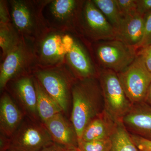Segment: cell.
Listing matches in <instances>:
<instances>
[{
    "label": "cell",
    "mask_w": 151,
    "mask_h": 151,
    "mask_svg": "<svg viewBox=\"0 0 151 151\" xmlns=\"http://www.w3.org/2000/svg\"><path fill=\"white\" fill-rule=\"evenodd\" d=\"M137 12L145 15L151 12V0H137Z\"/></svg>",
    "instance_id": "29"
},
{
    "label": "cell",
    "mask_w": 151,
    "mask_h": 151,
    "mask_svg": "<svg viewBox=\"0 0 151 151\" xmlns=\"http://www.w3.org/2000/svg\"><path fill=\"white\" fill-rule=\"evenodd\" d=\"M70 122L78 140L87 125L104 109L102 90L98 78L76 79L71 91Z\"/></svg>",
    "instance_id": "1"
},
{
    "label": "cell",
    "mask_w": 151,
    "mask_h": 151,
    "mask_svg": "<svg viewBox=\"0 0 151 151\" xmlns=\"http://www.w3.org/2000/svg\"><path fill=\"white\" fill-rule=\"evenodd\" d=\"M125 94L132 104L145 101L151 84V73L142 57H137L131 65L117 73Z\"/></svg>",
    "instance_id": "10"
},
{
    "label": "cell",
    "mask_w": 151,
    "mask_h": 151,
    "mask_svg": "<svg viewBox=\"0 0 151 151\" xmlns=\"http://www.w3.org/2000/svg\"><path fill=\"white\" fill-rule=\"evenodd\" d=\"M98 72L104 109L115 122H122L133 104L125 94L117 73L107 69H99Z\"/></svg>",
    "instance_id": "7"
},
{
    "label": "cell",
    "mask_w": 151,
    "mask_h": 151,
    "mask_svg": "<svg viewBox=\"0 0 151 151\" xmlns=\"http://www.w3.org/2000/svg\"><path fill=\"white\" fill-rule=\"evenodd\" d=\"M45 91L67 113L71 102L72 86L76 80L65 63L47 68L37 67L32 73Z\"/></svg>",
    "instance_id": "4"
},
{
    "label": "cell",
    "mask_w": 151,
    "mask_h": 151,
    "mask_svg": "<svg viewBox=\"0 0 151 151\" xmlns=\"http://www.w3.org/2000/svg\"><path fill=\"white\" fill-rule=\"evenodd\" d=\"M116 2L124 17L137 12V0H116Z\"/></svg>",
    "instance_id": "24"
},
{
    "label": "cell",
    "mask_w": 151,
    "mask_h": 151,
    "mask_svg": "<svg viewBox=\"0 0 151 151\" xmlns=\"http://www.w3.org/2000/svg\"><path fill=\"white\" fill-rule=\"evenodd\" d=\"M19 34L12 22L0 24V47L1 50V61L21 41Z\"/></svg>",
    "instance_id": "20"
},
{
    "label": "cell",
    "mask_w": 151,
    "mask_h": 151,
    "mask_svg": "<svg viewBox=\"0 0 151 151\" xmlns=\"http://www.w3.org/2000/svg\"><path fill=\"white\" fill-rule=\"evenodd\" d=\"M145 102L151 106V84L148 90Z\"/></svg>",
    "instance_id": "32"
},
{
    "label": "cell",
    "mask_w": 151,
    "mask_h": 151,
    "mask_svg": "<svg viewBox=\"0 0 151 151\" xmlns=\"http://www.w3.org/2000/svg\"><path fill=\"white\" fill-rule=\"evenodd\" d=\"M11 22L7 0H0V24H7Z\"/></svg>",
    "instance_id": "27"
},
{
    "label": "cell",
    "mask_w": 151,
    "mask_h": 151,
    "mask_svg": "<svg viewBox=\"0 0 151 151\" xmlns=\"http://www.w3.org/2000/svg\"><path fill=\"white\" fill-rule=\"evenodd\" d=\"M139 151H142V150H139Z\"/></svg>",
    "instance_id": "34"
},
{
    "label": "cell",
    "mask_w": 151,
    "mask_h": 151,
    "mask_svg": "<svg viewBox=\"0 0 151 151\" xmlns=\"http://www.w3.org/2000/svg\"><path fill=\"white\" fill-rule=\"evenodd\" d=\"M88 48L98 70L107 69L117 73L131 65L137 54V49L118 40L96 42Z\"/></svg>",
    "instance_id": "3"
},
{
    "label": "cell",
    "mask_w": 151,
    "mask_h": 151,
    "mask_svg": "<svg viewBox=\"0 0 151 151\" xmlns=\"http://www.w3.org/2000/svg\"><path fill=\"white\" fill-rule=\"evenodd\" d=\"M65 63L76 79L98 78V70L88 45L81 38L75 36L73 47L65 55Z\"/></svg>",
    "instance_id": "13"
},
{
    "label": "cell",
    "mask_w": 151,
    "mask_h": 151,
    "mask_svg": "<svg viewBox=\"0 0 151 151\" xmlns=\"http://www.w3.org/2000/svg\"><path fill=\"white\" fill-rule=\"evenodd\" d=\"M137 54L142 57L146 68L151 73V44L137 50Z\"/></svg>",
    "instance_id": "26"
},
{
    "label": "cell",
    "mask_w": 151,
    "mask_h": 151,
    "mask_svg": "<svg viewBox=\"0 0 151 151\" xmlns=\"http://www.w3.org/2000/svg\"><path fill=\"white\" fill-rule=\"evenodd\" d=\"M111 140V151H139L122 122L118 123Z\"/></svg>",
    "instance_id": "22"
},
{
    "label": "cell",
    "mask_w": 151,
    "mask_h": 151,
    "mask_svg": "<svg viewBox=\"0 0 151 151\" xmlns=\"http://www.w3.org/2000/svg\"><path fill=\"white\" fill-rule=\"evenodd\" d=\"M65 151H79L78 148H74L71 149H65Z\"/></svg>",
    "instance_id": "33"
},
{
    "label": "cell",
    "mask_w": 151,
    "mask_h": 151,
    "mask_svg": "<svg viewBox=\"0 0 151 151\" xmlns=\"http://www.w3.org/2000/svg\"><path fill=\"white\" fill-rule=\"evenodd\" d=\"M43 124L54 142L66 149L78 148L77 134L72 123L68 122L64 113H58Z\"/></svg>",
    "instance_id": "15"
},
{
    "label": "cell",
    "mask_w": 151,
    "mask_h": 151,
    "mask_svg": "<svg viewBox=\"0 0 151 151\" xmlns=\"http://www.w3.org/2000/svg\"><path fill=\"white\" fill-rule=\"evenodd\" d=\"M34 82L36 91L37 112L41 122L44 123L55 115L63 113L59 104L47 93L34 76Z\"/></svg>",
    "instance_id": "19"
},
{
    "label": "cell",
    "mask_w": 151,
    "mask_h": 151,
    "mask_svg": "<svg viewBox=\"0 0 151 151\" xmlns=\"http://www.w3.org/2000/svg\"></svg>",
    "instance_id": "35"
},
{
    "label": "cell",
    "mask_w": 151,
    "mask_h": 151,
    "mask_svg": "<svg viewBox=\"0 0 151 151\" xmlns=\"http://www.w3.org/2000/svg\"><path fill=\"white\" fill-rule=\"evenodd\" d=\"M65 32L50 28L34 42L38 67L47 68L65 63L66 53L62 42Z\"/></svg>",
    "instance_id": "11"
},
{
    "label": "cell",
    "mask_w": 151,
    "mask_h": 151,
    "mask_svg": "<svg viewBox=\"0 0 151 151\" xmlns=\"http://www.w3.org/2000/svg\"><path fill=\"white\" fill-rule=\"evenodd\" d=\"M84 0H51L43 10L49 28L81 38L80 19Z\"/></svg>",
    "instance_id": "6"
},
{
    "label": "cell",
    "mask_w": 151,
    "mask_h": 151,
    "mask_svg": "<svg viewBox=\"0 0 151 151\" xmlns=\"http://www.w3.org/2000/svg\"><path fill=\"white\" fill-rule=\"evenodd\" d=\"M151 44V12L145 15V27L142 39L137 50Z\"/></svg>",
    "instance_id": "25"
},
{
    "label": "cell",
    "mask_w": 151,
    "mask_h": 151,
    "mask_svg": "<svg viewBox=\"0 0 151 151\" xmlns=\"http://www.w3.org/2000/svg\"><path fill=\"white\" fill-rule=\"evenodd\" d=\"M145 15L138 12L124 17L121 27L116 31V39L137 50L142 39Z\"/></svg>",
    "instance_id": "18"
},
{
    "label": "cell",
    "mask_w": 151,
    "mask_h": 151,
    "mask_svg": "<svg viewBox=\"0 0 151 151\" xmlns=\"http://www.w3.org/2000/svg\"><path fill=\"white\" fill-rule=\"evenodd\" d=\"M65 149L62 146L53 142L45 146L39 151H65Z\"/></svg>",
    "instance_id": "31"
},
{
    "label": "cell",
    "mask_w": 151,
    "mask_h": 151,
    "mask_svg": "<svg viewBox=\"0 0 151 151\" xmlns=\"http://www.w3.org/2000/svg\"><path fill=\"white\" fill-rule=\"evenodd\" d=\"M122 123L130 134L151 141V106L145 102L133 104Z\"/></svg>",
    "instance_id": "14"
},
{
    "label": "cell",
    "mask_w": 151,
    "mask_h": 151,
    "mask_svg": "<svg viewBox=\"0 0 151 151\" xmlns=\"http://www.w3.org/2000/svg\"><path fill=\"white\" fill-rule=\"evenodd\" d=\"M10 147V138L0 134V151H9Z\"/></svg>",
    "instance_id": "30"
},
{
    "label": "cell",
    "mask_w": 151,
    "mask_h": 151,
    "mask_svg": "<svg viewBox=\"0 0 151 151\" xmlns=\"http://www.w3.org/2000/svg\"><path fill=\"white\" fill-rule=\"evenodd\" d=\"M5 90L8 92L25 116L41 121L37 112L36 91L33 74L11 80L6 85Z\"/></svg>",
    "instance_id": "12"
},
{
    "label": "cell",
    "mask_w": 151,
    "mask_h": 151,
    "mask_svg": "<svg viewBox=\"0 0 151 151\" xmlns=\"http://www.w3.org/2000/svg\"><path fill=\"white\" fill-rule=\"evenodd\" d=\"M112 140L111 139L90 142L78 140L79 151H111Z\"/></svg>",
    "instance_id": "23"
},
{
    "label": "cell",
    "mask_w": 151,
    "mask_h": 151,
    "mask_svg": "<svg viewBox=\"0 0 151 151\" xmlns=\"http://www.w3.org/2000/svg\"><path fill=\"white\" fill-rule=\"evenodd\" d=\"M25 116L6 90L0 98V132L8 137L16 131Z\"/></svg>",
    "instance_id": "16"
},
{
    "label": "cell",
    "mask_w": 151,
    "mask_h": 151,
    "mask_svg": "<svg viewBox=\"0 0 151 151\" xmlns=\"http://www.w3.org/2000/svg\"><path fill=\"white\" fill-rule=\"evenodd\" d=\"M53 142L42 122L25 116L10 137L9 151H39Z\"/></svg>",
    "instance_id": "9"
},
{
    "label": "cell",
    "mask_w": 151,
    "mask_h": 151,
    "mask_svg": "<svg viewBox=\"0 0 151 151\" xmlns=\"http://www.w3.org/2000/svg\"><path fill=\"white\" fill-rule=\"evenodd\" d=\"M51 0H7L11 22L21 36L35 42L49 29L43 15Z\"/></svg>",
    "instance_id": "2"
},
{
    "label": "cell",
    "mask_w": 151,
    "mask_h": 151,
    "mask_svg": "<svg viewBox=\"0 0 151 151\" xmlns=\"http://www.w3.org/2000/svg\"><path fill=\"white\" fill-rule=\"evenodd\" d=\"M133 142L139 150L151 151V141L131 134Z\"/></svg>",
    "instance_id": "28"
},
{
    "label": "cell",
    "mask_w": 151,
    "mask_h": 151,
    "mask_svg": "<svg viewBox=\"0 0 151 151\" xmlns=\"http://www.w3.org/2000/svg\"><path fill=\"white\" fill-rule=\"evenodd\" d=\"M118 124L104 109L87 125L80 140L90 142L111 139Z\"/></svg>",
    "instance_id": "17"
},
{
    "label": "cell",
    "mask_w": 151,
    "mask_h": 151,
    "mask_svg": "<svg viewBox=\"0 0 151 151\" xmlns=\"http://www.w3.org/2000/svg\"><path fill=\"white\" fill-rule=\"evenodd\" d=\"M116 31L122 25L124 17L118 7L116 0H92Z\"/></svg>",
    "instance_id": "21"
},
{
    "label": "cell",
    "mask_w": 151,
    "mask_h": 151,
    "mask_svg": "<svg viewBox=\"0 0 151 151\" xmlns=\"http://www.w3.org/2000/svg\"><path fill=\"white\" fill-rule=\"evenodd\" d=\"M81 38L89 46L100 41L116 40V30L92 0H84L81 10Z\"/></svg>",
    "instance_id": "8"
},
{
    "label": "cell",
    "mask_w": 151,
    "mask_h": 151,
    "mask_svg": "<svg viewBox=\"0 0 151 151\" xmlns=\"http://www.w3.org/2000/svg\"><path fill=\"white\" fill-rule=\"evenodd\" d=\"M38 67L34 42L22 38L21 41L6 57L0 65V90L9 81L24 76L32 75Z\"/></svg>",
    "instance_id": "5"
}]
</instances>
